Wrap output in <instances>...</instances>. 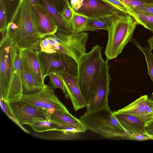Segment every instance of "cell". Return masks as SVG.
I'll return each instance as SVG.
<instances>
[{"label": "cell", "instance_id": "obj_1", "mask_svg": "<svg viewBox=\"0 0 153 153\" xmlns=\"http://www.w3.org/2000/svg\"><path fill=\"white\" fill-rule=\"evenodd\" d=\"M5 34L19 50L26 48L37 50L44 37L33 22L27 0H20L8 22Z\"/></svg>", "mask_w": 153, "mask_h": 153}, {"label": "cell", "instance_id": "obj_2", "mask_svg": "<svg viewBox=\"0 0 153 153\" xmlns=\"http://www.w3.org/2000/svg\"><path fill=\"white\" fill-rule=\"evenodd\" d=\"M102 49L98 45L93 47L81 57L78 64L77 81L87 105L104 63Z\"/></svg>", "mask_w": 153, "mask_h": 153}, {"label": "cell", "instance_id": "obj_3", "mask_svg": "<svg viewBox=\"0 0 153 153\" xmlns=\"http://www.w3.org/2000/svg\"><path fill=\"white\" fill-rule=\"evenodd\" d=\"M137 25L128 14L123 13L114 17L107 31L108 38L105 51L107 59H114L121 53L130 41Z\"/></svg>", "mask_w": 153, "mask_h": 153}, {"label": "cell", "instance_id": "obj_4", "mask_svg": "<svg viewBox=\"0 0 153 153\" xmlns=\"http://www.w3.org/2000/svg\"><path fill=\"white\" fill-rule=\"evenodd\" d=\"M87 130L109 138H126V131L115 117L109 106L94 111L86 112L79 119Z\"/></svg>", "mask_w": 153, "mask_h": 153}, {"label": "cell", "instance_id": "obj_5", "mask_svg": "<svg viewBox=\"0 0 153 153\" xmlns=\"http://www.w3.org/2000/svg\"><path fill=\"white\" fill-rule=\"evenodd\" d=\"M19 50L15 44L5 34L0 43V97L5 101L13 71L16 53Z\"/></svg>", "mask_w": 153, "mask_h": 153}, {"label": "cell", "instance_id": "obj_6", "mask_svg": "<svg viewBox=\"0 0 153 153\" xmlns=\"http://www.w3.org/2000/svg\"><path fill=\"white\" fill-rule=\"evenodd\" d=\"M37 51L44 79L50 74L59 71H65L73 76H77L78 64L72 57L61 53Z\"/></svg>", "mask_w": 153, "mask_h": 153}, {"label": "cell", "instance_id": "obj_7", "mask_svg": "<svg viewBox=\"0 0 153 153\" xmlns=\"http://www.w3.org/2000/svg\"><path fill=\"white\" fill-rule=\"evenodd\" d=\"M21 100L50 112L58 111L70 113L56 96L53 88L48 85L45 84L42 89L36 91L23 94Z\"/></svg>", "mask_w": 153, "mask_h": 153}, {"label": "cell", "instance_id": "obj_8", "mask_svg": "<svg viewBox=\"0 0 153 153\" xmlns=\"http://www.w3.org/2000/svg\"><path fill=\"white\" fill-rule=\"evenodd\" d=\"M74 11L89 18L115 16L124 13L103 0H71Z\"/></svg>", "mask_w": 153, "mask_h": 153}, {"label": "cell", "instance_id": "obj_9", "mask_svg": "<svg viewBox=\"0 0 153 153\" xmlns=\"http://www.w3.org/2000/svg\"><path fill=\"white\" fill-rule=\"evenodd\" d=\"M108 60L105 61L99 78L95 86L86 112L94 111L108 106V97L111 78L109 74L110 66Z\"/></svg>", "mask_w": 153, "mask_h": 153}, {"label": "cell", "instance_id": "obj_10", "mask_svg": "<svg viewBox=\"0 0 153 153\" xmlns=\"http://www.w3.org/2000/svg\"><path fill=\"white\" fill-rule=\"evenodd\" d=\"M19 122L30 126L42 120L50 119L51 112L22 100L10 104Z\"/></svg>", "mask_w": 153, "mask_h": 153}, {"label": "cell", "instance_id": "obj_11", "mask_svg": "<svg viewBox=\"0 0 153 153\" xmlns=\"http://www.w3.org/2000/svg\"><path fill=\"white\" fill-rule=\"evenodd\" d=\"M61 78L64 86L63 92L65 97L70 99L74 111L86 107L87 104L84 98L77 81L76 76L64 71L56 72Z\"/></svg>", "mask_w": 153, "mask_h": 153}, {"label": "cell", "instance_id": "obj_12", "mask_svg": "<svg viewBox=\"0 0 153 153\" xmlns=\"http://www.w3.org/2000/svg\"><path fill=\"white\" fill-rule=\"evenodd\" d=\"M115 112L137 116L147 123L153 120V101L147 95H143Z\"/></svg>", "mask_w": 153, "mask_h": 153}, {"label": "cell", "instance_id": "obj_13", "mask_svg": "<svg viewBox=\"0 0 153 153\" xmlns=\"http://www.w3.org/2000/svg\"><path fill=\"white\" fill-rule=\"evenodd\" d=\"M22 63L19 50L16 53L13 71L5 102L10 104L21 100L23 95L22 78Z\"/></svg>", "mask_w": 153, "mask_h": 153}, {"label": "cell", "instance_id": "obj_14", "mask_svg": "<svg viewBox=\"0 0 153 153\" xmlns=\"http://www.w3.org/2000/svg\"><path fill=\"white\" fill-rule=\"evenodd\" d=\"M36 51L47 53H59L71 56L69 42L63 37L57 36L55 33L42 39Z\"/></svg>", "mask_w": 153, "mask_h": 153}, {"label": "cell", "instance_id": "obj_15", "mask_svg": "<svg viewBox=\"0 0 153 153\" xmlns=\"http://www.w3.org/2000/svg\"><path fill=\"white\" fill-rule=\"evenodd\" d=\"M22 66L38 82L45 84L37 51L31 48L19 50Z\"/></svg>", "mask_w": 153, "mask_h": 153}, {"label": "cell", "instance_id": "obj_16", "mask_svg": "<svg viewBox=\"0 0 153 153\" xmlns=\"http://www.w3.org/2000/svg\"><path fill=\"white\" fill-rule=\"evenodd\" d=\"M36 27L43 37L56 33L58 27L53 19L46 10L39 3L36 7Z\"/></svg>", "mask_w": 153, "mask_h": 153}, {"label": "cell", "instance_id": "obj_17", "mask_svg": "<svg viewBox=\"0 0 153 153\" xmlns=\"http://www.w3.org/2000/svg\"><path fill=\"white\" fill-rule=\"evenodd\" d=\"M113 113L115 117L126 131L132 134H147L145 131L146 123L141 118L127 114L117 113L115 111Z\"/></svg>", "mask_w": 153, "mask_h": 153}, {"label": "cell", "instance_id": "obj_18", "mask_svg": "<svg viewBox=\"0 0 153 153\" xmlns=\"http://www.w3.org/2000/svg\"><path fill=\"white\" fill-rule=\"evenodd\" d=\"M54 20L57 27V30L67 34L72 33L71 27L63 19L60 13L51 0H38Z\"/></svg>", "mask_w": 153, "mask_h": 153}, {"label": "cell", "instance_id": "obj_19", "mask_svg": "<svg viewBox=\"0 0 153 153\" xmlns=\"http://www.w3.org/2000/svg\"><path fill=\"white\" fill-rule=\"evenodd\" d=\"M50 120L67 124L75 129L79 133L85 132L87 130L79 119L70 113L53 111L50 114Z\"/></svg>", "mask_w": 153, "mask_h": 153}, {"label": "cell", "instance_id": "obj_20", "mask_svg": "<svg viewBox=\"0 0 153 153\" xmlns=\"http://www.w3.org/2000/svg\"><path fill=\"white\" fill-rule=\"evenodd\" d=\"M21 71L23 94L36 91L43 88L45 84L36 80L22 66Z\"/></svg>", "mask_w": 153, "mask_h": 153}, {"label": "cell", "instance_id": "obj_21", "mask_svg": "<svg viewBox=\"0 0 153 153\" xmlns=\"http://www.w3.org/2000/svg\"><path fill=\"white\" fill-rule=\"evenodd\" d=\"M115 16L89 18L82 32L94 31L99 30H104L108 31L112 20Z\"/></svg>", "mask_w": 153, "mask_h": 153}, {"label": "cell", "instance_id": "obj_22", "mask_svg": "<svg viewBox=\"0 0 153 153\" xmlns=\"http://www.w3.org/2000/svg\"><path fill=\"white\" fill-rule=\"evenodd\" d=\"M130 41L133 42L144 54L148 67V74L151 78L153 83V53L149 48L141 47L139 43L132 37ZM153 98V92L152 93Z\"/></svg>", "mask_w": 153, "mask_h": 153}, {"label": "cell", "instance_id": "obj_23", "mask_svg": "<svg viewBox=\"0 0 153 153\" xmlns=\"http://www.w3.org/2000/svg\"><path fill=\"white\" fill-rule=\"evenodd\" d=\"M88 19L87 17L76 13L74 10L71 23L72 33H77L82 32Z\"/></svg>", "mask_w": 153, "mask_h": 153}, {"label": "cell", "instance_id": "obj_24", "mask_svg": "<svg viewBox=\"0 0 153 153\" xmlns=\"http://www.w3.org/2000/svg\"><path fill=\"white\" fill-rule=\"evenodd\" d=\"M134 19L137 25H140L153 33V16L131 12L129 14Z\"/></svg>", "mask_w": 153, "mask_h": 153}, {"label": "cell", "instance_id": "obj_25", "mask_svg": "<svg viewBox=\"0 0 153 153\" xmlns=\"http://www.w3.org/2000/svg\"><path fill=\"white\" fill-rule=\"evenodd\" d=\"M30 126L33 131L38 133L52 131H59V129L53 125L50 119L37 121Z\"/></svg>", "mask_w": 153, "mask_h": 153}, {"label": "cell", "instance_id": "obj_26", "mask_svg": "<svg viewBox=\"0 0 153 153\" xmlns=\"http://www.w3.org/2000/svg\"><path fill=\"white\" fill-rule=\"evenodd\" d=\"M6 12L2 0H0V32L1 34L0 42L4 39L7 26Z\"/></svg>", "mask_w": 153, "mask_h": 153}, {"label": "cell", "instance_id": "obj_27", "mask_svg": "<svg viewBox=\"0 0 153 153\" xmlns=\"http://www.w3.org/2000/svg\"><path fill=\"white\" fill-rule=\"evenodd\" d=\"M0 103L1 109L9 117L17 124L26 133H29V131L25 129L18 121L10 108V104L5 102L1 97Z\"/></svg>", "mask_w": 153, "mask_h": 153}, {"label": "cell", "instance_id": "obj_28", "mask_svg": "<svg viewBox=\"0 0 153 153\" xmlns=\"http://www.w3.org/2000/svg\"><path fill=\"white\" fill-rule=\"evenodd\" d=\"M60 13L64 20L71 27V23L73 16L74 10L69 1H67Z\"/></svg>", "mask_w": 153, "mask_h": 153}, {"label": "cell", "instance_id": "obj_29", "mask_svg": "<svg viewBox=\"0 0 153 153\" xmlns=\"http://www.w3.org/2000/svg\"><path fill=\"white\" fill-rule=\"evenodd\" d=\"M6 9L8 22L16 9L20 0H2Z\"/></svg>", "mask_w": 153, "mask_h": 153}, {"label": "cell", "instance_id": "obj_30", "mask_svg": "<svg viewBox=\"0 0 153 153\" xmlns=\"http://www.w3.org/2000/svg\"><path fill=\"white\" fill-rule=\"evenodd\" d=\"M48 76L50 85L54 90L58 88L63 91L64 88L62 81L57 73H52Z\"/></svg>", "mask_w": 153, "mask_h": 153}, {"label": "cell", "instance_id": "obj_31", "mask_svg": "<svg viewBox=\"0 0 153 153\" xmlns=\"http://www.w3.org/2000/svg\"><path fill=\"white\" fill-rule=\"evenodd\" d=\"M132 12L153 16V6L146 4L138 7L133 8L129 9Z\"/></svg>", "mask_w": 153, "mask_h": 153}, {"label": "cell", "instance_id": "obj_32", "mask_svg": "<svg viewBox=\"0 0 153 153\" xmlns=\"http://www.w3.org/2000/svg\"><path fill=\"white\" fill-rule=\"evenodd\" d=\"M126 13L130 14L131 12L119 0H103Z\"/></svg>", "mask_w": 153, "mask_h": 153}, {"label": "cell", "instance_id": "obj_33", "mask_svg": "<svg viewBox=\"0 0 153 153\" xmlns=\"http://www.w3.org/2000/svg\"><path fill=\"white\" fill-rule=\"evenodd\" d=\"M30 15L35 26L36 22V7L39 3L38 0H27ZM36 27V26H35Z\"/></svg>", "mask_w": 153, "mask_h": 153}, {"label": "cell", "instance_id": "obj_34", "mask_svg": "<svg viewBox=\"0 0 153 153\" xmlns=\"http://www.w3.org/2000/svg\"><path fill=\"white\" fill-rule=\"evenodd\" d=\"M151 137L149 135L143 134H132L129 133L126 138L132 140H145L151 139Z\"/></svg>", "mask_w": 153, "mask_h": 153}, {"label": "cell", "instance_id": "obj_35", "mask_svg": "<svg viewBox=\"0 0 153 153\" xmlns=\"http://www.w3.org/2000/svg\"><path fill=\"white\" fill-rule=\"evenodd\" d=\"M54 5L59 11L60 12L63 9L68 0H51Z\"/></svg>", "mask_w": 153, "mask_h": 153}, {"label": "cell", "instance_id": "obj_36", "mask_svg": "<svg viewBox=\"0 0 153 153\" xmlns=\"http://www.w3.org/2000/svg\"><path fill=\"white\" fill-rule=\"evenodd\" d=\"M145 131L146 134L153 139V120L146 123Z\"/></svg>", "mask_w": 153, "mask_h": 153}, {"label": "cell", "instance_id": "obj_37", "mask_svg": "<svg viewBox=\"0 0 153 153\" xmlns=\"http://www.w3.org/2000/svg\"><path fill=\"white\" fill-rule=\"evenodd\" d=\"M148 42L149 45V49L152 51L153 50V36L150 37L148 39Z\"/></svg>", "mask_w": 153, "mask_h": 153}, {"label": "cell", "instance_id": "obj_38", "mask_svg": "<svg viewBox=\"0 0 153 153\" xmlns=\"http://www.w3.org/2000/svg\"><path fill=\"white\" fill-rule=\"evenodd\" d=\"M153 6V0H137Z\"/></svg>", "mask_w": 153, "mask_h": 153}, {"label": "cell", "instance_id": "obj_39", "mask_svg": "<svg viewBox=\"0 0 153 153\" xmlns=\"http://www.w3.org/2000/svg\"><path fill=\"white\" fill-rule=\"evenodd\" d=\"M68 1H69V2L70 1H71V0H68Z\"/></svg>", "mask_w": 153, "mask_h": 153}, {"label": "cell", "instance_id": "obj_40", "mask_svg": "<svg viewBox=\"0 0 153 153\" xmlns=\"http://www.w3.org/2000/svg\"><path fill=\"white\" fill-rule=\"evenodd\" d=\"M152 140H153V139Z\"/></svg>", "mask_w": 153, "mask_h": 153}]
</instances>
